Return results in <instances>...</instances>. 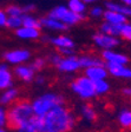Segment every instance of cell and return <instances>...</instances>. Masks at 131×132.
Listing matches in <instances>:
<instances>
[{
	"label": "cell",
	"instance_id": "cell-40",
	"mask_svg": "<svg viewBox=\"0 0 131 132\" xmlns=\"http://www.w3.org/2000/svg\"><path fill=\"white\" fill-rule=\"evenodd\" d=\"M85 4H93V3H97V1H99V0H83Z\"/></svg>",
	"mask_w": 131,
	"mask_h": 132
},
{
	"label": "cell",
	"instance_id": "cell-28",
	"mask_svg": "<svg viewBox=\"0 0 131 132\" xmlns=\"http://www.w3.org/2000/svg\"><path fill=\"white\" fill-rule=\"evenodd\" d=\"M21 16L8 15L7 22H6V27L10 28V30H12V31H16L17 28L21 27V26H22V18H21Z\"/></svg>",
	"mask_w": 131,
	"mask_h": 132
},
{
	"label": "cell",
	"instance_id": "cell-24",
	"mask_svg": "<svg viewBox=\"0 0 131 132\" xmlns=\"http://www.w3.org/2000/svg\"><path fill=\"white\" fill-rule=\"evenodd\" d=\"M22 26H27V27L32 28H39L41 30V21L40 18L34 16L32 13H24L22 14Z\"/></svg>",
	"mask_w": 131,
	"mask_h": 132
},
{
	"label": "cell",
	"instance_id": "cell-5",
	"mask_svg": "<svg viewBox=\"0 0 131 132\" xmlns=\"http://www.w3.org/2000/svg\"><path fill=\"white\" fill-rule=\"evenodd\" d=\"M49 15L60 20L61 22L67 25L68 27L70 26H74V25H78L79 22H82L85 19L84 14H78L76 12L71 11L67 6H63V5L56 6L55 8H52L51 11L49 12Z\"/></svg>",
	"mask_w": 131,
	"mask_h": 132
},
{
	"label": "cell",
	"instance_id": "cell-22",
	"mask_svg": "<svg viewBox=\"0 0 131 132\" xmlns=\"http://www.w3.org/2000/svg\"><path fill=\"white\" fill-rule=\"evenodd\" d=\"M105 8L111 10V11L118 12V13L125 15L126 18H131V6H128L125 4L113 3V1H106L105 3Z\"/></svg>",
	"mask_w": 131,
	"mask_h": 132
},
{
	"label": "cell",
	"instance_id": "cell-42",
	"mask_svg": "<svg viewBox=\"0 0 131 132\" xmlns=\"http://www.w3.org/2000/svg\"><path fill=\"white\" fill-rule=\"evenodd\" d=\"M0 132H8V131H7V129H6V127L0 126Z\"/></svg>",
	"mask_w": 131,
	"mask_h": 132
},
{
	"label": "cell",
	"instance_id": "cell-16",
	"mask_svg": "<svg viewBox=\"0 0 131 132\" xmlns=\"http://www.w3.org/2000/svg\"><path fill=\"white\" fill-rule=\"evenodd\" d=\"M84 74L87 78H90L91 80L96 81V80H101V79H107L109 77V72L105 64L104 65H96L84 69Z\"/></svg>",
	"mask_w": 131,
	"mask_h": 132
},
{
	"label": "cell",
	"instance_id": "cell-26",
	"mask_svg": "<svg viewBox=\"0 0 131 132\" xmlns=\"http://www.w3.org/2000/svg\"><path fill=\"white\" fill-rule=\"evenodd\" d=\"M93 84H95V91L97 96H105L111 90V85L107 81V79L96 80V81H93Z\"/></svg>",
	"mask_w": 131,
	"mask_h": 132
},
{
	"label": "cell",
	"instance_id": "cell-14",
	"mask_svg": "<svg viewBox=\"0 0 131 132\" xmlns=\"http://www.w3.org/2000/svg\"><path fill=\"white\" fill-rule=\"evenodd\" d=\"M14 34L18 39L20 40H26V41H34L39 40L41 36V32L39 28H32L27 27V26H21V27L17 28L14 31Z\"/></svg>",
	"mask_w": 131,
	"mask_h": 132
},
{
	"label": "cell",
	"instance_id": "cell-15",
	"mask_svg": "<svg viewBox=\"0 0 131 132\" xmlns=\"http://www.w3.org/2000/svg\"><path fill=\"white\" fill-rule=\"evenodd\" d=\"M20 99V91L17 87L12 86V87L5 88V90L0 91V105L3 106H11L12 104Z\"/></svg>",
	"mask_w": 131,
	"mask_h": 132
},
{
	"label": "cell",
	"instance_id": "cell-29",
	"mask_svg": "<svg viewBox=\"0 0 131 132\" xmlns=\"http://www.w3.org/2000/svg\"><path fill=\"white\" fill-rule=\"evenodd\" d=\"M119 37L123 39V40L131 41V22L125 21L124 24L120 25Z\"/></svg>",
	"mask_w": 131,
	"mask_h": 132
},
{
	"label": "cell",
	"instance_id": "cell-23",
	"mask_svg": "<svg viewBox=\"0 0 131 132\" xmlns=\"http://www.w3.org/2000/svg\"><path fill=\"white\" fill-rule=\"evenodd\" d=\"M99 31L103 33H106L110 36H115V37H119V32H120V25L118 24H112L109 21H103L99 26Z\"/></svg>",
	"mask_w": 131,
	"mask_h": 132
},
{
	"label": "cell",
	"instance_id": "cell-17",
	"mask_svg": "<svg viewBox=\"0 0 131 132\" xmlns=\"http://www.w3.org/2000/svg\"><path fill=\"white\" fill-rule=\"evenodd\" d=\"M50 44L55 48L58 50H64V48H74L76 44H74L73 39L71 37L66 36V34H58V36L51 37L50 38Z\"/></svg>",
	"mask_w": 131,
	"mask_h": 132
},
{
	"label": "cell",
	"instance_id": "cell-32",
	"mask_svg": "<svg viewBox=\"0 0 131 132\" xmlns=\"http://www.w3.org/2000/svg\"><path fill=\"white\" fill-rule=\"evenodd\" d=\"M0 126H8V112L7 107L0 105Z\"/></svg>",
	"mask_w": 131,
	"mask_h": 132
},
{
	"label": "cell",
	"instance_id": "cell-36",
	"mask_svg": "<svg viewBox=\"0 0 131 132\" xmlns=\"http://www.w3.org/2000/svg\"><path fill=\"white\" fill-rule=\"evenodd\" d=\"M33 81L36 82L37 85H45L46 84V78L44 77L43 74H36V78Z\"/></svg>",
	"mask_w": 131,
	"mask_h": 132
},
{
	"label": "cell",
	"instance_id": "cell-3",
	"mask_svg": "<svg viewBox=\"0 0 131 132\" xmlns=\"http://www.w3.org/2000/svg\"><path fill=\"white\" fill-rule=\"evenodd\" d=\"M31 103H32L34 116H41L49 112L52 109H55L58 105L65 104V98L63 94L58 93V92L49 91V92H44L37 96Z\"/></svg>",
	"mask_w": 131,
	"mask_h": 132
},
{
	"label": "cell",
	"instance_id": "cell-30",
	"mask_svg": "<svg viewBox=\"0 0 131 132\" xmlns=\"http://www.w3.org/2000/svg\"><path fill=\"white\" fill-rule=\"evenodd\" d=\"M47 59L46 58H44V57H37V58H34L32 61H31V65H32V67L34 70H36V72H40V71H43L45 67H46V65H47Z\"/></svg>",
	"mask_w": 131,
	"mask_h": 132
},
{
	"label": "cell",
	"instance_id": "cell-8",
	"mask_svg": "<svg viewBox=\"0 0 131 132\" xmlns=\"http://www.w3.org/2000/svg\"><path fill=\"white\" fill-rule=\"evenodd\" d=\"M56 69L64 74H72L77 73L82 67L79 64V59L76 54L72 55H66V57H61V59L59 60V63L56 65Z\"/></svg>",
	"mask_w": 131,
	"mask_h": 132
},
{
	"label": "cell",
	"instance_id": "cell-9",
	"mask_svg": "<svg viewBox=\"0 0 131 132\" xmlns=\"http://www.w3.org/2000/svg\"><path fill=\"white\" fill-rule=\"evenodd\" d=\"M13 73L17 79H19L22 82L28 84V82H32L34 80L37 72L30 63H25V64H20V65L14 66Z\"/></svg>",
	"mask_w": 131,
	"mask_h": 132
},
{
	"label": "cell",
	"instance_id": "cell-4",
	"mask_svg": "<svg viewBox=\"0 0 131 132\" xmlns=\"http://www.w3.org/2000/svg\"><path fill=\"white\" fill-rule=\"evenodd\" d=\"M70 88L76 96H78V98L84 100V102L91 100L95 97H97L93 80L87 78L85 74L73 78L70 82Z\"/></svg>",
	"mask_w": 131,
	"mask_h": 132
},
{
	"label": "cell",
	"instance_id": "cell-21",
	"mask_svg": "<svg viewBox=\"0 0 131 132\" xmlns=\"http://www.w3.org/2000/svg\"><path fill=\"white\" fill-rule=\"evenodd\" d=\"M103 19L104 21H109L112 22V24H118V25H122L125 21H128V18L125 15L118 13V12L111 11V10H106V8L104 10Z\"/></svg>",
	"mask_w": 131,
	"mask_h": 132
},
{
	"label": "cell",
	"instance_id": "cell-18",
	"mask_svg": "<svg viewBox=\"0 0 131 132\" xmlns=\"http://www.w3.org/2000/svg\"><path fill=\"white\" fill-rule=\"evenodd\" d=\"M79 59V64L82 69H87L91 66L96 65H104V60L102 59V57H98L96 54H82L78 57Z\"/></svg>",
	"mask_w": 131,
	"mask_h": 132
},
{
	"label": "cell",
	"instance_id": "cell-19",
	"mask_svg": "<svg viewBox=\"0 0 131 132\" xmlns=\"http://www.w3.org/2000/svg\"><path fill=\"white\" fill-rule=\"evenodd\" d=\"M79 114L85 121H87V123H93V121L97 120V117H98L97 110H96L91 104H86V103L80 106Z\"/></svg>",
	"mask_w": 131,
	"mask_h": 132
},
{
	"label": "cell",
	"instance_id": "cell-13",
	"mask_svg": "<svg viewBox=\"0 0 131 132\" xmlns=\"http://www.w3.org/2000/svg\"><path fill=\"white\" fill-rule=\"evenodd\" d=\"M40 21H41V27L45 28V30L52 31V32H65L68 28L67 25H65L60 20L56 19V18L49 15V14L40 18Z\"/></svg>",
	"mask_w": 131,
	"mask_h": 132
},
{
	"label": "cell",
	"instance_id": "cell-37",
	"mask_svg": "<svg viewBox=\"0 0 131 132\" xmlns=\"http://www.w3.org/2000/svg\"><path fill=\"white\" fill-rule=\"evenodd\" d=\"M22 8H24L25 13H33V12H36L37 6L34 5V4H28V5L22 6Z\"/></svg>",
	"mask_w": 131,
	"mask_h": 132
},
{
	"label": "cell",
	"instance_id": "cell-33",
	"mask_svg": "<svg viewBox=\"0 0 131 132\" xmlns=\"http://www.w3.org/2000/svg\"><path fill=\"white\" fill-rule=\"evenodd\" d=\"M89 14H90V16H92V18H103L104 8L101 7V6H93V7L90 8Z\"/></svg>",
	"mask_w": 131,
	"mask_h": 132
},
{
	"label": "cell",
	"instance_id": "cell-11",
	"mask_svg": "<svg viewBox=\"0 0 131 132\" xmlns=\"http://www.w3.org/2000/svg\"><path fill=\"white\" fill-rule=\"evenodd\" d=\"M109 72V76L117 79L130 80L131 79V67L124 64H105Z\"/></svg>",
	"mask_w": 131,
	"mask_h": 132
},
{
	"label": "cell",
	"instance_id": "cell-25",
	"mask_svg": "<svg viewBox=\"0 0 131 132\" xmlns=\"http://www.w3.org/2000/svg\"><path fill=\"white\" fill-rule=\"evenodd\" d=\"M71 11L76 12L78 14H86L87 12V7H86V4L83 1V0H67V4H66Z\"/></svg>",
	"mask_w": 131,
	"mask_h": 132
},
{
	"label": "cell",
	"instance_id": "cell-12",
	"mask_svg": "<svg viewBox=\"0 0 131 132\" xmlns=\"http://www.w3.org/2000/svg\"><path fill=\"white\" fill-rule=\"evenodd\" d=\"M14 73L5 61L0 63V91L14 86Z\"/></svg>",
	"mask_w": 131,
	"mask_h": 132
},
{
	"label": "cell",
	"instance_id": "cell-20",
	"mask_svg": "<svg viewBox=\"0 0 131 132\" xmlns=\"http://www.w3.org/2000/svg\"><path fill=\"white\" fill-rule=\"evenodd\" d=\"M117 121L122 129L131 130V109L123 107L117 113Z\"/></svg>",
	"mask_w": 131,
	"mask_h": 132
},
{
	"label": "cell",
	"instance_id": "cell-1",
	"mask_svg": "<svg viewBox=\"0 0 131 132\" xmlns=\"http://www.w3.org/2000/svg\"><path fill=\"white\" fill-rule=\"evenodd\" d=\"M39 132H71L76 127L77 117L65 104L58 105L45 114L34 116Z\"/></svg>",
	"mask_w": 131,
	"mask_h": 132
},
{
	"label": "cell",
	"instance_id": "cell-7",
	"mask_svg": "<svg viewBox=\"0 0 131 132\" xmlns=\"http://www.w3.org/2000/svg\"><path fill=\"white\" fill-rule=\"evenodd\" d=\"M92 43L99 50H116L120 45L119 37L110 36L106 33H103L101 31L96 32L92 36Z\"/></svg>",
	"mask_w": 131,
	"mask_h": 132
},
{
	"label": "cell",
	"instance_id": "cell-6",
	"mask_svg": "<svg viewBox=\"0 0 131 132\" xmlns=\"http://www.w3.org/2000/svg\"><path fill=\"white\" fill-rule=\"evenodd\" d=\"M3 59L8 65L17 66L20 64L28 63L32 59V52L28 48H24V47L7 50L3 54Z\"/></svg>",
	"mask_w": 131,
	"mask_h": 132
},
{
	"label": "cell",
	"instance_id": "cell-38",
	"mask_svg": "<svg viewBox=\"0 0 131 132\" xmlns=\"http://www.w3.org/2000/svg\"><path fill=\"white\" fill-rule=\"evenodd\" d=\"M58 52L61 55L66 57V55H72L74 54V48H64V50H58Z\"/></svg>",
	"mask_w": 131,
	"mask_h": 132
},
{
	"label": "cell",
	"instance_id": "cell-39",
	"mask_svg": "<svg viewBox=\"0 0 131 132\" xmlns=\"http://www.w3.org/2000/svg\"><path fill=\"white\" fill-rule=\"evenodd\" d=\"M122 93H123V96L128 97V98H131V86L124 87L123 90H122Z\"/></svg>",
	"mask_w": 131,
	"mask_h": 132
},
{
	"label": "cell",
	"instance_id": "cell-34",
	"mask_svg": "<svg viewBox=\"0 0 131 132\" xmlns=\"http://www.w3.org/2000/svg\"><path fill=\"white\" fill-rule=\"evenodd\" d=\"M61 57H63V55H61L57 51V52H55V53H51V54L47 57V61H49L52 66H55V67H56V65L59 63V60L61 59Z\"/></svg>",
	"mask_w": 131,
	"mask_h": 132
},
{
	"label": "cell",
	"instance_id": "cell-41",
	"mask_svg": "<svg viewBox=\"0 0 131 132\" xmlns=\"http://www.w3.org/2000/svg\"><path fill=\"white\" fill-rule=\"evenodd\" d=\"M122 3L128 5V6H131V0H122Z\"/></svg>",
	"mask_w": 131,
	"mask_h": 132
},
{
	"label": "cell",
	"instance_id": "cell-27",
	"mask_svg": "<svg viewBox=\"0 0 131 132\" xmlns=\"http://www.w3.org/2000/svg\"><path fill=\"white\" fill-rule=\"evenodd\" d=\"M16 132H39L38 125H37V123H36L34 117H33L32 119H30L28 121L24 123L22 125H20L19 127H17Z\"/></svg>",
	"mask_w": 131,
	"mask_h": 132
},
{
	"label": "cell",
	"instance_id": "cell-2",
	"mask_svg": "<svg viewBox=\"0 0 131 132\" xmlns=\"http://www.w3.org/2000/svg\"><path fill=\"white\" fill-rule=\"evenodd\" d=\"M8 112V125L16 130L24 123L28 121L34 117L32 103L26 99H19L14 104L7 107Z\"/></svg>",
	"mask_w": 131,
	"mask_h": 132
},
{
	"label": "cell",
	"instance_id": "cell-31",
	"mask_svg": "<svg viewBox=\"0 0 131 132\" xmlns=\"http://www.w3.org/2000/svg\"><path fill=\"white\" fill-rule=\"evenodd\" d=\"M5 11H6V13H7V15L21 16L22 14L25 13V12H24V8H22V6L14 5V4H12V5H8L7 7L5 8Z\"/></svg>",
	"mask_w": 131,
	"mask_h": 132
},
{
	"label": "cell",
	"instance_id": "cell-10",
	"mask_svg": "<svg viewBox=\"0 0 131 132\" xmlns=\"http://www.w3.org/2000/svg\"><path fill=\"white\" fill-rule=\"evenodd\" d=\"M102 59L105 64H124L128 65L130 58L124 53H120L115 50H103L101 53Z\"/></svg>",
	"mask_w": 131,
	"mask_h": 132
},
{
	"label": "cell",
	"instance_id": "cell-35",
	"mask_svg": "<svg viewBox=\"0 0 131 132\" xmlns=\"http://www.w3.org/2000/svg\"><path fill=\"white\" fill-rule=\"evenodd\" d=\"M7 13L4 8H0V27H6V22H7Z\"/></svg>",
	"mask_w": 131,
	"mask_h": 132
}]
</instances>
